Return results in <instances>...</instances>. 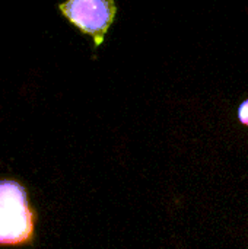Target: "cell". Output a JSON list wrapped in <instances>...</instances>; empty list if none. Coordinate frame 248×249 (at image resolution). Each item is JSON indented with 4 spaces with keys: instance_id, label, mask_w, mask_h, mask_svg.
Masks as SVG:
<instances>
[{
    "instance_id": "obj_1",
    "label": "cell",
    "mask_w": 248,
    "mask_h": 249,
    "mask_svg": "<svg viewBox=\"0 0 248 249\" xmlns=\"http://www.w3.org/2000/svg\"><path fill=\"white\" fill-rule=\"evenodd\" d=\"M32 235V213L23 188L13 181L0 182V244L15 245Z\"/></svg>"
},
{
    "instance_id": "obj_2",
    "label": "cell",
    "mask_w": 248,
    "mask_h": 249,
    "mask_svg": "<svg viewBox=\"0 0 248 249\" xmlns=\"http://www.w3.org/2000/svg\"><path fill=\"white\" fill-rule=\"evenodd\" d=\"M60 13L98 48L114 22L117 6L114 0H64L58 4Z\"/></svg>"
},
{
    "instance_id": "obj_3",
    "label": "cell",
    "mask_w": 248,
    "mask_h": 249,
    "mask_svg": "<svg viewBox=\"0 0 248 249\" xmlns=\"http://www.w3.org/2000/svg\"><path fill=\"white\" fill-rule=\"evenodd\" d=\"M238 118L243 124L248 125V99L244 101L238 108Z\"/></svg>"
}]
</instances>
